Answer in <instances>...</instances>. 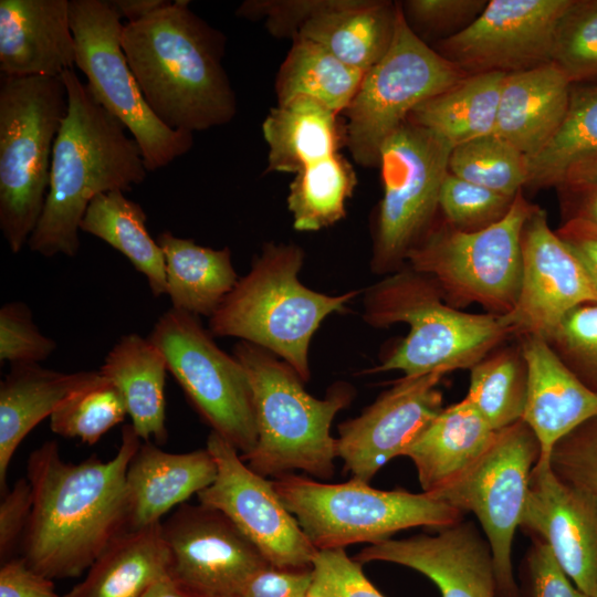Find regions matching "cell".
<instances>
[{
  "instance_id": "1",
  "label": "cell",
  "mask_w": 597,
  "mask_h": 597,
  "mask_svg": "<svg viewBox=\"0 0 597 597\" xmlns=\"http://www.w3.org/2000/svg\"><path fill=\"white\" fill-rule=\"evenodd\" d=\"M140 444L128 423L107 461L93 454L77 464L65 462L54 440L29 454L33 505L20 556L31 568L51 579L78 577L128 531L126 472Z\"/></svg>"
},
{
  "instance_id": "2",
  "label": "cell",
  "mask_w": 597,
  "mask_h": 597,
  "mask_svg": "<svg viewBox=\"0 0 597 597\" xmlns=\"http://www.w3.org/2000/svg\"><path fill=\"white\" fill-rule=\"evenodd\" d=\"M170 1L124 24L122 48L145 101L175 130H207L237 114V97L222 65L227 39L189 9Z\"/></svg>"
},
{
  "instance_id": "3",
  "label": "cell",
  "mask_w": 597,
  "mask_h": 597,
  "mask_svg": "<svg viewBox=\"0 0 597 597\" xmlns=\"http://www.w3.org/2000/svg\"><path fill=\"white\" fill-rule=\"evenodd\" d=\"M61 77L67 113L53 146L44 209L28 241L32 252L45 258L76 255L80 226L92 200L109 191H130L148 172L136 140L75 71Z\"/></svg>"
},
{
  "instance_id": "4",
  "label": "cell",
  "mask_w": 597,
  "mask_h": 597,
  "mask_svg": "<svg viewBox=\"0 0 597 597\" xmlns=\"http://www.w3.org/2000/svg\"><path fill=\"white\" fill-rule=\"evenodd\" d=\"M363 316L374 327L409 325L408 335L371 370H399L407 377L470 369L516 335L509 314L452 307L430 276L408 265L366 291Z\"/></svg>"
},
{
  "instance_id": "5",
  "label": "cell",
  "mask_w": 597,
  "mask_h": 597,
  "mask_svg": "<svg viewBox=\"0 0 597 597\" xmlns=\"http://www.w3.org/2000/svg\"><path fill=\"white\" fill-rule=\"evenodd\" d=\"M232 355L247 373L253 397L258 440L241 459L262 476L279 478L302 470L320 479L334 474L336 438L331 425L347 407L350 385L332 386L324 399L310 395L303 380L274 354L240 341Z\"/></svg>"
},
{
  "instance_id": "6",
  "label": "cell",
  "mask_w": 597,
  "mask_h": 597,
  "mask_svg": "<svg viewBox=\"0 0 597 597\" xmlns=\"http://www.w3.org/2000/svg\"><path fill=\"white\" fill-rule=\"evenodd\" d=\"M303 261L304 251L294 243H265L209 318V332L269 350L305 383L314 333L329 314L343 313L358 291L332 296L304 286L298 279Z\"/></svg>"
},
{
  "instance_id": "7",
  "label": "cell",
  "mask_w": 597,
  "mask_h": 597,
  "mask_svg": "<svg viewBox=\"0 0 597 597\" xmlns=\"http://www.w3.org/2000/svg\"><path fill=\"white\" fill-rule=\"evenodd\" d=\"M67 113L62 77L0 82V230L11 252L28 244L44 209L53 146Z\"/></svg>"
},
{
  "instance_id": "8",
  "label": "cell",
  "mask_w": 597,
  "mask_h": 597,
  "mask_svg": "<svg viewBox=\"0 0 597 597\" xmlns=\"http://www.w3.org/2000/svg\"><path fill=\"white\" fill-rule=\"evenodd\" d=\"M272 485L316 549L376 544L402 530H440L463 520L461 511L429 493L377 490L353 478L324 483L290 473Z\"/></svg>"
},
{
  "instance_id": "9",
  "label": "cell",
  "mask_w": 597,
  "mask_h": 597,
  "mask_svg": "<svg viewBox=\"0 0 597 597\" xmlns=\"http://www.w3.org/2000/svg\"><path fill=\"white\" fill-rule=\"evenodd\" d=\"M535 206L520 191L502 220L476 232L434 220L405 265L430 276L452 307L479 304L486 313L509 314L521 290L522 230Z\"/></svg>"
},
{
  "instance_id": "10",
  "label": "cell",
  "mask_w": 597,
  "mask_h": 597,
  "mask_svg": "<svg viewBox=\"0 0 597 597\" xmlns=\"http://www.w3.org/2000/svg\"><path fill=\"white\" fill-rule=\"evenodd\" d=\"M465 76L411 29L398 2L391 44L365 73L344 112L346 146L353 159L363 167L378 166L381 145L409 114Z\"/></svg>"
},
{
  "instance_id": "11",
  "label": "cell",
  "mask_w": 597,
  "mask_h": 597,
  "mask_svg": "<svg viewBox=\"0 0 597 597\" xmlns=\"http://www.w3.org/2000/svg\"><path fill=\"white\" fill-rule=\"evenodd\" d=\"M70 21L75 66L97 103L136 140L148 172L187 154L193 134L169 128L148 106L122 48L124 24L111 1L70 0Z\"/></svg>"
},
{
  "instance_id": "12",
  "label": "cell",
  "mask_w": 597,
  "mask_h": 597,
  "mask_svg": "<svg viewBox=\"0 0 597 597\" xmlns=\"http://www.w3.org/2000/svg\"><path fill=\"white\" fill-rule=\"evenodd\" d=\"M452 148L443 138L409 122L381 145L383 197L374 231V273L400 270L409 251L434 222Z\"/></svg>"
},
{
  "instance_id": "13",
  "label": "cell",
  "mask_w": 597,
  "mask_h": 597,
  "mask_svg": "<svg viewBox=\"0 0 597 597\" xmlns=\"http://www.w3.org/2000/svg\"><path fill=\"white\" fill-rule=\"evenodd\" d=\"M148 338L211 431L241 455L250 453L258 430L251 386L239 360L214 343L197 316L172 307L159 316Z\"/></svg>"
},
{
  "instance_id": "14",
  "label": "cell",
  "mask_w": 597,
  "mask_h": 597,
  "mask_svg": "<svg viewBox=\"0 0 597 597\" xmlns=\"http://www.w3.org/2000/svg\"><path fill=\"white\" fill-rule=\"evenodd\" d=\"M538 458L537 439L520 420L496 431L490 447L471 467L429 493L478 519L492 553L498 597H523L514 576L512 551Z\"/></svg>"
},
{
  "instance_id": "15",
  "label": "cell",
  "mask_w": 597,
  "mask_h": 597,
  "mask_svg": "<svg viewBox=\"0 0 597 597\" xmlns=\"http://www.w3.org/2000/svg\"><path fill=\"white\" fill-rule=\"evenodd\" d=\"M217 465L214 481L197 494L199 503L224 513L279 568H312L317 549L285 507L272 481L244 463L240 452L211 431L207 447Z\"/></svg>"
},
{
  "instance_id": "16",
  "label": "cell",
  "mask_w": 597,
  "mask_h": 597,
  "mask_svg": "<svg viewBox=\"0 0 597 597\" xmlns=\"http://www.w3.org/2000/svg\"><path fill=\"white\" fill-rule=\"evenodd\" d=\"M572 0H492L436 51L467 75L511 74L551 63L557 23Z\"/></svg>"
},
{
  "instance_id": "17",
  "label": "cell",
  "mask_w": 597,
  "mask_h": 597,
  "mask_svg": "<svg viewBox=\"0 0 597 597\" xmlns=\"http://www.w3.org/2000/svg\"><path fill=\"white\" fill-rule=\"evenodd\" d=\"M170 556L169 576L202 597H238L269 565L221 511L184 503L161 522Z\"/></svg>"
},
{
  "instance_id": "18",
  "label": "cell",
  "mask_w": 597,
  "mask_h": 597,
  "mask_svg": "<svg viewBox=\"0 0 597 597\" xmlns=\"http://www.w3.org/2000/svg\"><path fill=\"white\" fill-rule=\"evenodd\" d=\"M522 281L509 313L516 335L547 337L575 307L597 303V286L573 251L535 206L521 237Z\"/></svg>"
},
{
  "instance_id": "19",
  "label": "cell",
  "mask_w": 597,
  "mask_h": 597,
  "mask_svg": "<svg viewBox=\"0 0 597 597\" xmlns=\"http://www.w3.org/2000/svg\"><path fill=\"white\" fill-rule=\"evenodd\" d=\"M444 374L407 377L384 391L358 417L338 426L337 457L353 479L369 483L442 410Z\"/></svg>"
},
{
  "instance_id": "20",
  "label": "cell",
  "mask_w": 597,
  "mask_h": 597,
  "mask_svg": "<svg viewBox=\"0 0 597 597\" xmlns=\"http://www.w3.org/2000/svg\"><path fill=\"white\" fill-rule=\"evenodd\" d=\"M521 527L551 548L586 595L597 593V499L563 482L549 460L532 469Z\"/></svg>"
},
{
  "instance_id": "21",
  "label": "cell",
  "mask_w": 597,
  "mask_h": 597,
  "mask_svg": "<svg viewBox=\"0 0 597 597\" xmlns=\"http://www.w3.org/2000/svg\"><path fill=\"white\" fill-rule=\"evenodd\" d=\"M353 558L362 565L378 561L417 570L438 587L441 597H498L488 541L463 520L434 534L370 544Z\"/></svg>"
},
{
  "instance_id": "22",
  "label": "cell",
  "mask_w": 597,
  "mask_h": 597,
  "mask_svg": "<svg viewBox=\"0 0 597 597\" xmlns=\"http://www.w3.org/2000/svg\"><path fill=\"white\" fill-rule=\"evenodd\" d=\"M527 368L522 420L537 439L541 461L555 444L597 416V394L590 390L540 335L516 336Z\"/></svg>"
},
{
  "instance_id": "23",
  "label": "cell",
  "mask_w": 597,
  "mask_h": 597,
  "mask_svg": "<svg viewBox=\"0 0 597 597\" xmlns=\"http://www.w3.org/2000/svg\"><path fill=\"white\" fill-rule=\"evenodd\" d=\"M70 0L0 1V71L60 77L74 70Z\"/></svg>"
},
{
  "instance_id": "24",
  "label": "cell",
  "mask_w": 597,
  "mask_h": 597,
  "mask_svg": "<svg viewBox=\"0 0 597 597\" xmlns=\"http://www.w3.org/2000/svg\"><path fill=\"white\" fill-rule=\"evenodd\" d=\"M217 465L209 450L170 453L144 441L126 472L128 530L161 523V517L209 486Z\"/></svg>"
},
{
  "instance_id": "25",
  "label": "cell",
  "mask_w": 597,
  "mask_h": 597,
  "mask_svg": "<svg viewBox=\"0 0 597 597\" xmlns=\"http://www.w3.org/2000/svg\"><path fill=\"white\" fill-rule=\"evenodd\" d=\"M0 383V491L9 489L10 462L24 438L70 397L100 381V371L61 373L40 364H17Z\"/></svg>"
},
{
  "instance_id": "26",
  "label": "cell",
  "mask_w": 597,
  "mask_h": 597,
  "mask_svg": "<svg viewBox=\"0 0 597 597\" xmlns=\"http://www.w3.org/2000/svg\"><path fill=\"white\" fill-rule=\"evenodd\" d=\"M572 84L552 63L505 74L494 134L527 157L536 155L559 128Z\"/></svg>"
},
{
  "instance_id": "27",
  "label": "cell",
  "mask_w": 597,
  "mask_h": 597,
  "mask_svg": "<svg viewBox=\"0 0 597 597\" xmlns=\"http://www.w3.org/2000/svg\"><path fill=\"white\" fill-rule=\"evenodd\" d=\"M495 433L464 397L442 408L402 455L413 462L422 492L433 493L471 467Z\"/></svg>"
},
{
  "instance_id": "28",
  "label": "cell",
  "mask_w": 597,
  "mask_h": 597,
  "mask_svg": "<svg viewBox=\"0 0 597 597\" xmlns=\"http://www.w3.org/2000/svg\"><path fill=\"white\" fill-rule=\"evenodd\" d=\"M262 133L269 147L265 172L296 175L346 146V127L339 114L307 96L271 108Z\"/></svg>"
},
{
  "instance_id": "29",
  "label": "cell",
  "mask_w": 597,
  "mask_h": 597,
  "mask_svg": "<svg viewBox=\"0 0 597 597\" xmlns=\"http://www.w3.org/2000/svg\"><path fill=\"white\" fill-rule=\"evenodd\" d=\"M98 371L122 395L139 438L164 444L168 438L165 399L168 368L160 349L136 333L123 335Z\"/></svg>"
},
{
  "instance_id": "30",
  "label": "cell",
  "mask_w": 597,
  "mask_h": 597,
  "mask_svg": "<svg viewBox=\"0 0 597 597\" xmlns=\"http://www.w3.org/2000/svg\"><path fill=\"white\" fill-rule=\"evenodd\" d=\"M398 2L335 0L297 36L322 45L345 64L366 73L387 53L395 32Z\"/></svg>"
},
{
  "instance_id": "31",
  "label": "cell",
  "mask_w": 597,
  "mask_h": 597,
  "mask_svg": "<svg viewBox=\"0 0 597 597\" xmlns=\"http://www.w3.org/2000/svg\"><path fill=\"white\" fill-rule=\"evenodd\" d=\"M170 556L161 523L128 530L94 561L85 578L63 597H143L169 575Z\"/></svg>"
},
{
  "instance_id": "32",
  "label": "cell",
  "mask_w": 597,
  "mask_h": 597,
  "mask_svg": "<svg viewBox=\"0 0 597 597\" xmlns=\"http://www.w3.org/2000/svg\"><path fill=\"white\" fill-rule=\"evenodd\" d=\"M166 265L171 307L197 317H211L239 277L228 247L216 250L169 231L158 234Z\"/></svg>"
},
{
  "instance_id": "33",
  "label": "cell",
  "mask_w": 597,
  "mask_h": 597,
  "mask_svg": "<svg viewBox=\"0 0 597 597\" xmlns=\"http://www.w3.org/2000/svg\"><path fill=\"white\" fill-rule=\"evenodd\" d=\"M504 76L503 73L467 75L418 105L407 122L432 132L452 147L493 134Z\"/></svg>"
},
{
  "instance_id": "34",
  "label": "cell",
  "mask_w": 597,
  "mask_h": 597,
  "mask_svg": "<svg viewBox=\"0 0 597 597\" xmlns=\"http://www.w3.org/2000/svg\"><path fill=\"white\" fill-rule=\"evenodd\" d=\"M143 207L115 190L96 196L80 226L124 254L147 280L155 297L167 294L166 265L161 248L146 226Z\"/></svg>"
},
{
  "instance_id": "35",
  "label": "cell",
  "mask_w": 597,
  "mask_h": 597,
  "mask_svg": "<svg viewBox=\"0 0 597 597\" xmlns=\"http://www.w3.org/2000/svg\"><path fill=\"white\" fill-rule=\"evenodd\" d=\"M364 75L316 42L296 36L276 75L277 104L307 96L341 114L354 100Z\"/></svg>"
},
{
  "instance_id": "36",
  "label": "cell",
  "mask_w": 597,
  "mask_h": 597,
  "mask_svg": "<svg viewBox=\"0 0 597 597\" xmlns=\"http://www.w3.org/2000/svg\"><path fill=\"white\" fill-rule=\"evenodd\" d=\"M597 159V84L573 87L566 115L541 151L527 157L526 187L557 188L568 172Z\"/></svg>"
},
{
  "instance_id": "37",
  "label": "cell",
  "mask_w": 597,
  "mask_h": 597,
  "mask_svg": "<svg viewBox=\"0 0 597 597\" xmlns=\"http://www.w3.org/2000/svg\"><path fill=\"white\" fill-rule=\"evenodd\" d=\"M527 368L519 342L501 345L470 368L465 398L499 431L522 420Z\"/></svg>"
},
{
  "instance_id": "38",
  "label": "cell",
  "mask_w": 597,
  "mask_h": 597,
  "mask_svg": "<svg viewBox=\"0 0 597 597\" xmlns=\"http://www.w3.org/2000/svg\"><path fill=\"white\" fill-rule=\"evenodd\" d=\"M356 184L352 164L339 153L297 172L286 199L294 229L317 231L343 219Z\"/></svg>"
},
{
  "instance_id": "39",
  "label": "cell",
  "mask_w": 597,
  "mask_h": 597,
  "mask_svg": "<svg viewBox=\"0 0 597 597\" xmlns=\"http://www.w3.org/2000/svg\"><path fill=\"white\" fill-rule=\"evenodd\" d=\"M449 172L492 191L515 197L528 180L527 156L493 133L453 147Z\"/></svg>"
},
{
  "instance_id": "40",
  "label": "cell",
  "mask_w": 597,
  "mask_h": 597,
  "mask_svg": "<svg viewBox=\"0 0 597 597\" xmlns=\"http://www.w3.org/2000/svg\"><path fill=\"white\" fill-rule=\"evenodd\" d=\"M126 415L122 395L103 377L65 400L50 417V428L61 437L94 444Z\"/></svg>"
},
{
  "instance_id": "41",
  "label": "cell",
  "mask_w": 597,
  "mask_h": 597,
  "mask_svg": "<svg viewBox=\"0 0 597 597\" xmlns=\"http://www.w3.org/2000/svg\"><path fill=\"white\" fill-rule=\"evenodd\" d=\"M551 63L572 85L597 80V0H572L555 29Z\"/></svg>"
},
{
  "instance_id": "42",
  "label": "cell",
  "mask_w": 597,
  "mask_h": 597,
  "mask_svg": "<svg viewBox=\"0 0 597 597\" xmlns=\"http://www.w3.org/2000/svg\"><path fill=\"white\" fill-rule=\"evenodd\" d=\"M515 197H509L448 172L439 196L443 220L463 232L484 230L510 211Z\"/></svg>"
},
{
  "instance_id": "43",
  "label": "cell",
  "mask_w": 597,
  "mask_h": 597,
  "mask_svg": "<svg viewBox=\"0 0 597 597\" xmlns=\"http://www.w3.org/2000/svg\"><path fill=\"white\" fill-rule=\"evenodd\" d=\"M545 339L564 364L597 394V303L572 310Z\"/></svg>"
},
{
  "instance_id": "44",
  "label": "cell",
  "mask_w": 597,
  "mask_h": 597,
  "mask_svg": "<svg viewBox=\"0 0 597 597\" xmlns=\"http://www.w3.org/2000/svg\"><path fill=\"white\" fill-rule=\"evenodd\" d=\"M549 464L563 482L597 499V416L555 444Z\"/></svg>"
},
{
  "instance_id": "45",
  "label": "cell",
  "mask_w": 597,
  "mask_h": 597,
  "mask_svg": "<svg viewBox=\"0 0 597 597\" xmlns=\"http://www.w3.org/2000/svg\"><path fill=\"white\" fill-rule=\"evenodd\" d=\"M56 348L54 339L43 335L33 322L29 306L10 302L0 308L1 363L40 364Z\"/></svg>"
},
{
  "instance_id": "46",
  "label": "cell",
  "mask_w": 597,
  "mask_h": 597,
  "mask_svg": "<svg viewBox=\"0 0 597 597\" xmlns=\"http://www.w3.org/2000/svg\"><path fill=\"white\" fill-rule=\"evenodd\" d=\"M312 582L333 597H385L345 548L317 549L312 559Z\"/></svg>"
},
{
  "instance_id": "47",
  "label": "cell",
  "mask_w": 597,
  "mask_h": 597,
  "mask_svg": "<svg viewBox=\"0 0 597 597\" xmlns=\"http://www.w3.org/2000/svg\"><path fill=\"white\" fill-rule=\"evenodd\" d=\"M335 0H248L235 15L249 20H265L268 31L275 38L295 39L314 17L329 9Z\"/></svg>"
},
{
  "instance_id": "48",
  "label": "cell",
  "mask_w": 597,
  "mask_h": 597,
  "mask_svg": "<svg viewBox=\"0 0 597 597\" xmlns=\"http://www.w3.org/2000/svg\"><path fill=\"white\" fill-rule=\"evenodd\" d=\"M401 9L409 25L440 32L469 25L486 7L484 0H408Z\"/></svg>"
},
{
  "instance_id": "49",
  "label": "cell",
  "mask_w": 597,
  "mask_h": 597,
  "mask_svg": "<svg viewBox=\"0 0 597 597\" xmlns=\"http://www.w3.org/2000/svg\"><path fill=\"white\" fill-rule=\"evenodd\" d=\"M524 576L530 597H589L566 575L548 545L534 536L525 557Z\"/></svg>"
},
{
  "instance_id": "50",
  "label": "cell",
  "mask_w": 597,
  "mask_h": 597,
  "mask_svg": "<svg viewBox=\"0 0 597 597\" xmlns=\"http://www.w3.org/2000/svg\"><path fill=\"white\" fill-rule=\"evenodd\" d=\"M32 488L28 478H20L0 502V562L20 554L22 537L32 512Z\"/></svg>"
},
{
  "instance_id": "51",
  "label": "cell",
  "mask_w": 597,
  "mask_h": 597,
  "mask_svg": "<svg viewBox=\"0 0 597 597\" xmlns=\"http://www.w3.org/2000/svg\"><path fill=\"white\" fill-rule=\"evenodd\" d=\"M556 189L564 220L580 219L597 227V159L568 172Z\"/></svg>"
},
{
  "instance_id": "52",
  "label": "cell",
  "mask_w": 597,
  "mask_h": 597,
  "mask_svg": "<svg viewBox=\"0 0 597 597\" xmlns=\"http://www.w3.org/2000/svg\"><path fill=\"white\" fill-rule=\"evenodd\" d=\"M312 583V568H279L258 572L238 597H303Z\"/></svg>"
},
{
  "instance_id": "53",
  "label": "cell",
  "mask_w": 597,
  "mask_h": 597,
  "mask_svg": "<svg viewBox=\"0 0 597 597\" xmlns=\"http://www.w3.org/2000/svg\"><path fill=\"white\" fill-rule=\"evenodd\" d=\"M0 597H63L55 591L53 579L31 568L21 557L0 567Z\"/></svg>"
},
{
  "instance_id": "54",
  "label": "cell",
  "mask_w": 597,
  "mask_h": 597,
  "mask_svg": "<svg viewBox=\"0 0 597 597\" xmlns=\"http://www.w3.org/2000/svg\"><path fill=\"white\" fill-rule=\"evenodd\" d=\"M557 235L578 258L597 286V227L580 220H564Z\"/></svg>"
},
{
  "instance_id": "55",
  "label": "cell",
  "mask_w": 597,
  "mask_h": 597,
  "mask_svg": "<svg viewBox=\"0 0 597 597\" xmlns=\"http://www.w3.org/2000/svg\"><path fill=\"white\" fill-rule=\"evenodd\" d=\"M168 0H112L111 3L121 18L128 22L138 21L156 10L165 7Z\"/></svg>"
},
{
  "instance_id": "56",
  "label": "cell",
  "mask_w": 597,
  "mask_h": 597,
  "mask_svg": "<svg viewBox=\"0 0 597 597\" xmlns=\"http://www.w3.org/2000/svg\"><path fill=\"white\" fill-rule=\"evenodd\" d=\"M143 597H202L186 586L172 579L169 575L164 576L153 584Z\"/></svg>"
},
{
  "instance_id": "57",
  "label": "cell",
  "mask_w": 597,
  "mask_h": 597,
  "mask_svg": "<svg viewBox=\"0 0 597 597\" xmlns=\"http://www.w3.org/2000/svg\"><path fill=\"white\" fill-rule=\"evenodd\" d=\"M303 597H333V596L329 595L327 591H325L321 586L312 582Z\"/></svg>"
},
{
  "instance_id": "58",
  "label": "cell",
  "mask_w": 597,
  "mask_h": 597,
  "mask_svg": "<svg viewBox=\"0 0 597 597\" xmlns=\"http://www.w3.org/2000/svg\"><path fill=\"white\" fill-rule=\"evenodd\" d=\"M594 597H597V593H596V595Z\"/></svg>"
}]
</instances>
